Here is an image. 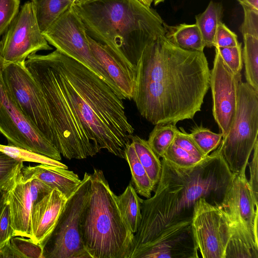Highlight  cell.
<instances>
[{"mask_svg":"<svg viewBox=\"0 0 258 258\" xmlns=\"http://www.w3.org/2000/svg\"><path fill=\"white\" fill-rule=\"evenodd\" d=\"M25 66L41 89L52 121L55 148L68 159L102 149L125 159L134 128L123 97L91 70L59 50L29 55Z\"/></svg>","mask_w":258,"mask_h":258,"instance_id":"cell-1","label":"cell"},{"mask_svg":"<svg viewBox=\"0 0 258 258\" xmlns=\"http://www.w3.org/2000/svg\"><path fill=\"white\" fill-rule=\"evenodd\" d=\"M210 82L203 51L179 47L162 34L145 47L136 66L133 99L152 124H176L201 111Z\"/></svg>","mask_w":258,"mask_h":258,"instance_id":"cell-2","label":"cell"},{"mask_svg":"<svg viewBox=\"0 0 258 258\" xmlns=\"http://www.w3.org/2000/svg\"><path fill=\"white\" fill-rule=\"evenodd\" d=\"M162 159L155 193L142 204V219L134 234L130 258L166 226L191 218L199 199L219 205L233 175L217 149L190 167H181Z\"/></svg>","mask_w":258,"mask_h":258,"instance_id":"cell-3","label":"cell"},{"mask_svg":"<svg viewBox=\"0 0 258 258\" xmlns=\"http://www.w3.org/2000/svg\"><path fill=\"white\" fill-rule=\"evenodd\" d=\"M71 7L90 37L135 67L145 47L165 34L158 13L138 0H88Z\"/></svg>","mask_w":258,"mask_h":258,"instance_id":"cell-4","label":"cell"},{"mask_svg":"<svg viewBox=\"0 0 258 258\" xmlns=\"http://www.w3.org/2000/svg\"><path fill=\"white\" fill-rule=\"evenodd\" d=\"M90 175L89 197L82 216L83 242L90 258H130L134 234L117 206L101 170Z\"/></svg>","mask_w":258,"mask_h":258,"instance_id":"cell-5","label":"cell"},{"mask_svg":"<svg viewBox=\"0 0 258 258\" xmlns=\"http://www.w3.org/2000/svg\"><path fill=\"white\" fill-rule=\"evenodd\" d=\"M258 92L239 82L236 112L227 134L217 149L232 174L246 169L258 143Z\"/></svg>","mask_w":258,"mask_h":258,"instance_id":"cell-6","label":"cell"},{"mask_svg":"<svg viewBox=\"0 0 258 258\" xmlns=\"http://www.w3.org/2000/svg\"><path fill=\"white\" fill-rule=\"evenodd\" d=\"M90 188V175L85 172L79 186L68 198L54 229L43 247V258H90L81 228Z\"/></svg>","mask_w":258,"mask_h":258,"instance_id":"cell-7","label":"cell"},{"mask_svg":"<svg viewBox=\"0 0 258 258\" xmlns=\"http://www.w3.org/2000/svg\"><path fill=\"white\" fill-rule=\"evenodd\" d=\"M3 70L6 84L21 111L37 131L54 147V132L44 95L25 62L3 64Z\"/></svg>","mask_w":258,"mask_h":258,"instance_id":"cell-8","label":"cell"},{"mask_svg":"<svg viewBox=\"0 0 258 258\" xmlns=\"http://www.w3.org/2000/svg\"><path fill=\"white\" fill-rule=\"evenodd\" d=\"M42 33L49 44L84 65L121 94L94 55L85 27L72 7Z\"/></svg>","mask_w":258,"mask_h":258,"instance_id":"cell-9","label":"cell"},{"mask_svg":"<svg viewBox=\"0 0 258 258\" xmlns=\"http://www.w3.org/2000/svg\"><path fill=\"white\" fill-rule=\"evenodd\" d=\"M3 64L0 55V133L8 145L60 161L59 151L37 131L16 104L4 80Z\"/></svg>","mask_w":258,"mask_h":258,"instance_id":"cell-10","label":"cell"},{"mask_svg":"<svg viewBox=\"0 0 258 258\" xmlns=\"http://www.w3.org/2000/svg\"><path fill=\"white\" fill-rule=\"evenodd\" d=\"M191 230L198 249L203 258H224L225 248L234 225L218 205L205 198L195 203L191 217Z\"/></svg>","mask_w":258,"mask_h":258,"instance_id":"cell-11","label":"cell"},{"mask_svg":"<svg viewBox=\"0 0 258 258\" xmlns=\"http://www.w3.org/2000/svg\"><path fill=\"white\" fill-rule=\"evenodd\" d=\"M52 49L40 29L32 3L26 2L0 38L4 65L25 62L38 51Z\"/></svg>","mask_w":258,"mask_h":258,"instance_id":"cell-12","label":"cell"},{"mask_svg":"<svg viewBox=\"0 0 258 258\" xmlns=\"http://www.w3.org/2000/svg\"><path fill=\"white\" fill-rule=\"evenodd\" d=\"M241 73H233L215 48L213 67L210 70L212 112L223 138L228 133L236 112L238 86Z\"/></svg>","mask_w":258,"mask_h":258,"instance_id":"cell-13","label":"cell"},{"mask_svg":"<svg viewBox=\"0 0 258 258\" xmlns=\"http://www.w3.org/2000/svg\"><path fill=\"white\" fill-rule=\"evenodd\" d=\"M246 169L233 174L218 206L233 224L245 230L258 242V203L253 198Z\"/></svg>","mask_w":258,"mask_h":258,"instance_id":"cell-14","label":"cell"},{"mask_svg":"<svg viewBox=\"0 0 258 258\" xmlns=\"http://www.w3.org/2000/svg\"><path fill=\"white\" fill-rule=\"evenodd\" d=\"M191 218L163 228L134 258H198Z\"/></svg>","mask_w":258,"mask_h":258,"instance_id":"cell-15","label":"cell"},{"mask_svg":"<svg viewBox=\"0 0 258 258\" xmlns=\"http://www.w3.org/2000/svg\"><path fill=\"white\" fill-rule=\"evenodd\" d=\"M52 189L37 179L24 181L20 173L14 185L5 192L14 236L31 238L32 207L36 202Z\"/></svg>","mask_w":258,"mask_h":258,"instance_id":"cell-16","label":"cell"},{"mask_svg":"<svg viewBox=\"0 0 258 258\" xmlns=\"http://www.w3.org/2000/svg\"><path fill=\"white\" fill-rule=\"evenodd\" d=\"M68 198L56 188L36 202L31 214L30 239L43 248L54 229Z\"/></svg>","mask_w":258,"mask_h":258,"instance_id":"cell-17","label":"cell"},{"mask_svg":"<svg viewBox=\"0 0 258 258\" xmlns=\"http://www.w3.org/2000/svg\"><path fill=\"white\" fill-rule=\"evenodd\" d=\"M88 40L94 55L103 66L124 99H133L136 67L89 35Z\"/></svg>","mask_w":258,"mask_h":258,"instance_id":"cell-18","label":"cell"},{"mask_svg":"<svg viewBox=\"0 0 258 258\" xmlns=\"http://www.w3.org/2000/svg\"><path fill=\"white\" fill-rule=\"evenodd\" d=\"M21 175L24 181L37 179L52 189L56 188L67 198L74 192L82 180L78 174L68 168L43 164L24 165Z\"/></svg>","mask_w":258,"mask_h":258,"instance_id":"cell-19","label":"cell"},{"mask_svg":"<svg viewBox=\"0 0 258 258\" xmlns=\"http://www.w3.org/2000/svg\"><path fill=\"white\" fill-rule=\"evenodd\" d=\"M165 36L182 48L203 51L205 47L201 34L196 24H181L169 26L165 24Z\"/></svg>","mask_w":258,"mask_h":258,"instance_id":"cell-20","label":"cell"},{"mask_svg":"<svg viewBox=\"0 0 258 258\" xmlns=\"http://www.w3.org/2000/svg\"><path fill=\"white\" fill-rule=\"evenodd\" d=\"M115 199L121 215L131 231H138L141 219V207L143 200L139 198L132 183L130 182Z\"/></svg>","mask_w":258,"mask_h":258,"instance_id":"cell-21","label":"cell"},{"mask_svg":"<svg viewBox=\"0 0 258 258\" xmlns=\"http://www.w3.org/2000/svg\"><path fill=\"white\" fill-rule=\"evenodd\" d=\"M224 258H258V242L243 229L233 224Z\"/></svg>","mask_w":258,"mask_h":258,"instance_id":"cell-22","label":"cell"},{"mask_svg":"<svg viewBox=\"0 0 258 258\" xmlns=\"http://www.w3.org/2000/svg\"><path fill=\"white\" fill-rule=\"evenodd\" d=\"M223 9L222 4L211 1L204 12L196 16V25L201 34L205 47H215V37Z\"/></svg>","mask_w":258,"mask_h":258,"instance_id":"cell-23","label":"cell"},{"mask_svg":"<svg viewBox=\"0 0 258 258\" xmlns=\"http://www.w3.org/2000/svg\"><path fill=\"white\" fill-rule=\"evenodd\" d=\"M131 143L140 162L156 187L162 170V163L160 158L152 150L147 141L139 136L133 135L131 137Z\"/></svg>","mask_w":258,"mask_h":258,"instance_id":"cell-24","label":"cell"},{"mask_svg":"<svg viewBox=\"0 0 258 258\" xmlns=\"http://www.w3.org/2000/svg\"><path fill=\"white\" fill-rule=\"evenodd\" d=\"M31 3L42 32L72 5L70 0H31Z\"/></svg>","mask_w":258,"mask_h":258,"instance_id":"cell-25","label":"cell"},{"mask_svg":"<svg viewBox=\"0 0 258 258\" xmlns=\"http://www.w3.org/2000/svg\"><path fill=\"white\" fill-rule=\"evenodd\" d=\"M125 160L128 164L132 174V181L135 189L140 196L147 199L151 197L155 187L149 178L140 162L133 144L131 143L125 149Z\"/></svg>","mask_w":258,"mask_h":258,"instance_id":"cell-26","label":"cell"},{"mask_svg":"<svg viewBox=\"0 0 258 258\" xmlns=\"http://www.w3.org/2000/svg\"><path fill=\"white\" fill-rule=\"evenodd\" d=\"M242 57L246 82L258 92V38L244 35Z\"/></svg>","mask_w":258,"mask_h":258,"instance_id":"cell-27","label":"cell"},{"mask_svg":"<svg viewBox=\"0 0 258 258\" xmlns=\"http://www.w3.org/2000/svg\"><path fill=\"white\" fill-rule=\"evenodd\" d=\"M178 130L176 124L172 123L155 124L147 141L159 158L163 157L167 148L173 143Z\"/></svg>","mask_w":258,"mask_h":258,"instance_id":"cell-28","label":"cell"},{"mask_svg":"<svg viewBox=\"0 0 258 258\" xmlns=\"http://www.w3.org/2000/svg\"><path fill=\"white\" fill-rule=\"evenodd\" d=\"M23 162L18 161L0 151V191L6 192L14 185Z\"/></svg>","mask_w":258,"mask_h":258,"instance_id":"cell-29","label":"cell"},{"mask_svg":"<svg viewBox=\"0 0 258 258\" xmlns=\"http://www.w3.org/2000/svg\"><path fill=\"white\" fill-rule=\"evenodd\" d=\"M0 151L22 162L37 163L68 168L67 165L59 161L54 160L45 155L13 145L0 144Z\"/></svg>","mask_w":258,"mask_h":258,"instance_id":"cell-30","label":"cell"},{"mask_svg":"<svg viewBox=\"0 0 258 258\" xmlns=\"http://www.w3.org/2000/svg\"><path fill=\"white\" fill-rule=\"evenodd\" d=\"M189 135L206 156L219 147L223 138L221 133H214L202 125L194 126Z\"/></svg>","mask_w":258,"mask_h":258,"instance_id":"cell-31","label":"cell"},{"mask_svg":"<svg viewBox=\"0 0 258 258\" xmlns=\"http://www.w3.org/2000/svg\"><path fill=\"white\" fill-rule=\"evenodd\" d=\"M10 242L16 258H43V248L29 238L14 236Z\"/></svg>","mask_w":258,"mask_h":258,"instance_id":"cell-32","label":"cell"},{"mask_svg":"<svg viewBox=\"0 0 258 258\" xmlns=\"http://www.w3.org/2000/svg\"><path fill=\"white\" fill-rule=\"evenodd\" d=\"M162 158L184 168L194 166L203 160L192 156L173 142L167 148Z\"/></svg>","mask_w":258,"mask_h":258,"instance_id":"cell-33","label":"cell"},{"mask_svg":"<svg viewBox=\"0 0 258 258\" xmlns=\"http://www.w3.org/2000/svg\"><path fill=\"white\" fill-rule=\"evenodd\" d=\"M215 48L218 51L223 61L234 74L241 73L243 67L241 43L234 47Z\"/></svg>","mask_w":258,"mask_h":258,"instance_id":"cell-34","label":"cell"},{"mask_svg":"<svg viewBox=\"0 0 258 258\" xmlns=\"http://www.w3.org/2000/svg\"><path fill=\"white\" fill-rule=\"evenodd\" d=\"M20 0H0V37L19 11Z\"/></svg>","mask_w":258,"mask_h":258,"instance_id":"cell-35","label":"cell"},{"mask_svg":"<svg viewBox=\"0 0 258 258\" xmlns=\"http://www.w3.org/2000/svg\"><path fill=\"white\" fill-rule=\"evenodd\" d=\"M178 130L173 143L192 156L203 160L206 156L198 147L189 134L186 132L182 127Z\"/></svg>","mask_w":258,"mask_h":258,"instance_id":"cell-36","label":"cell"},{"mask_svg":"<svg viewBox=\"0 0 258 258\" xmlns=\"http://www.w3.org/2000/svg\"><path fill=\"white\" fill-rule=\"evenodd\" d=\"M244 19L239 30L243 36L250 35L258 38V10L242 6Z\"/></svg>","mask_w":258,"mask_h":258,"instance_id":"cell-37","label":"cell"},{"mask_svg":"<svg viewBox=\"0 0 258 258\" xmlns=\"http://www.w3.org/2000/svg\"><path fill=\"white\" fill-rule=\"evenodd\" d=\"M14 236L11 226L9 206L5 199L0 210V247L7 243Z\"/></svg>","mask_w":258,"mask_h":258,"instance_id":"cell-38","label":"cell"},{"mask_svg":"<svg viewBox=\"0 0 258 258\" xmlns=\"http://www.w3.org/2000/svg\"><path fill=\"white\" fill-rule=\"evenodd\" d=\"M239 43L237 35L220 21L215 34V47H234Z\"/></svg>","mask_w":258,"mask_h":258,"instance_id":"cell-39","label":"cell"},{"mask_svg":"<svg viewBox=\"0 0 258 258\" xmlns=\"http://www.w3.org/2000/svg\"><path fill=\"white\" fill-rule=\"evenodd\" d=\"M253 151L251 160L248 163L250 172L248 182L253 198L258 203V143L255 144Z\"/></svg>","mask_w":258,"mask_h":258,"instance_id":"cell-40","label":"cell"},{"mask_svg":"<svg viewBox=\"0 0 258 258\" xmlns=\"http://www.w3.org/2000/svg\"><path fill=\"white\" fill-rule=\"evenodd\" d=\"M241 6H246L258 10V0H237Z\"/></svg>","mask_w":258,"mask_h":258,"instance_id":"cell-41","label":"cell"},{"mask_svg":"<svg viewBox=\"0 0 258 258\" xmlns=\"http://www.w3.org/2000/svg\"><path fill=\"white\" fill-rule=\"evenodd\" d=\"M139 2H140L141 4H143L144 5L148 7H150L153 1V0H138Z\"/></svg>","mask_w":258,"mask_h":258,"instance_id":"cell-42","label":"cell"},{"mask_svg":"<svg viewBox=\"0 0 258 258\" xmlns=\"http://www.w3.org/2000/svg\"><path fill=\"white\" fill-rule=\"evenodd\" d=\"M6 194L5 192H2L0 191V210L2 208V207L3 205L5 199Z\"/></svg>","mask_w":258,"mask_h":258,"instance_id":"cell-43","label":"cell"},{"mask_svg":"<svg viewBox=\"0 0 258 258\" xmlns=\"http://www.w3.org/2000/svg\"><path fill=\"white\" fill-rule=\"evenodd\" d=\"M72 4V6L84 3L88 0H70Z\"/></svg>","mask_w":258,"mask_h":258,"instance_id":"cell-44","label":"cell"},{"mask_svg":"<svg viewBox=\"0 0 258 258\" xmlns=\"http://www.w3.org/2000/svg\"><path fill=\"white\" fill-rule=\"evenodd\" d=\"M153 1H154V5L156 6V5H157L158 4H159V3L163 2L164 0H153Z\"/></svg>","mask_w":258,"mask_h":258,"instance_id":"cell-45","label":"cell"}]
</instances>
